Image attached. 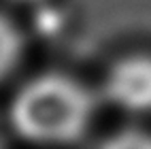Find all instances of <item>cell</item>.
<instances>
[{"label": "cell", "instance_id": "obj_1", "mask_svg": "<svg viewBox=\"0 0 151 149\" xmlns=\"http://www.w3.org/2000/svg\"><path fill=\"white\" fill-rule=\"evenodd\" d=\"M94 94L79 79L43 73L26 81L9 104L13 134L38 149L77 145L94 122Z\"/></svg>", "mask_w": 151, "mask_h": 149}, {"label": "cell", "instance_id": "obj_4", "mask_svg": "<svg viewBox=\"0 0 151 149\" xmlns=\"http://www.w3.org/2000/svg\"><path fill=\"white\" fill-rule=\"evenodd\" d=\"M96 149H151V132L143 128H122L104 136Z\"/></svg>", "mask_w": 151, "mask_h": 149}, {"label": "cell", "instance_id": "obj_2", "mask_svg": "<svg viewBox=\"0 0 151 149\" xmlns=\"http://www.w3.org/2000/svg\"><path fill=\"white\" fill-rule=\"evenodd\" d=\"M104 98L134 115L151 113V55L132 53L119 58L104 75Z\"/></svg>", "mask_w": 151, "mask_h": 149}, {"label": "cell", "instance_id": "obj_3", "mask_svg": "<svg viewBox=\"0 0 151 149\" xmlns=\"http://www.w3.org/2000/svg\"><path fill=\"white\" fill-rule=\"evenodd\" d=\"M24 55V36L19 28L0 13V83L13 75Z\"/></svg>", "mask_w": 151, "mask_h": 149}, {"label": "cell", "instance_id": "obj_5", "mask_svg": "<svg viewBox=\"0 0 151 149\" xmlns=\"http://www.w3.org/2000/svg\"><path fill=\"white\" fill-rule=\"evenodd\" d=\"M13 2H19V4H34V2H41V0H13Z\"/></svg>", "mask_w": 151, "mask_h": 149}]
</instances>
